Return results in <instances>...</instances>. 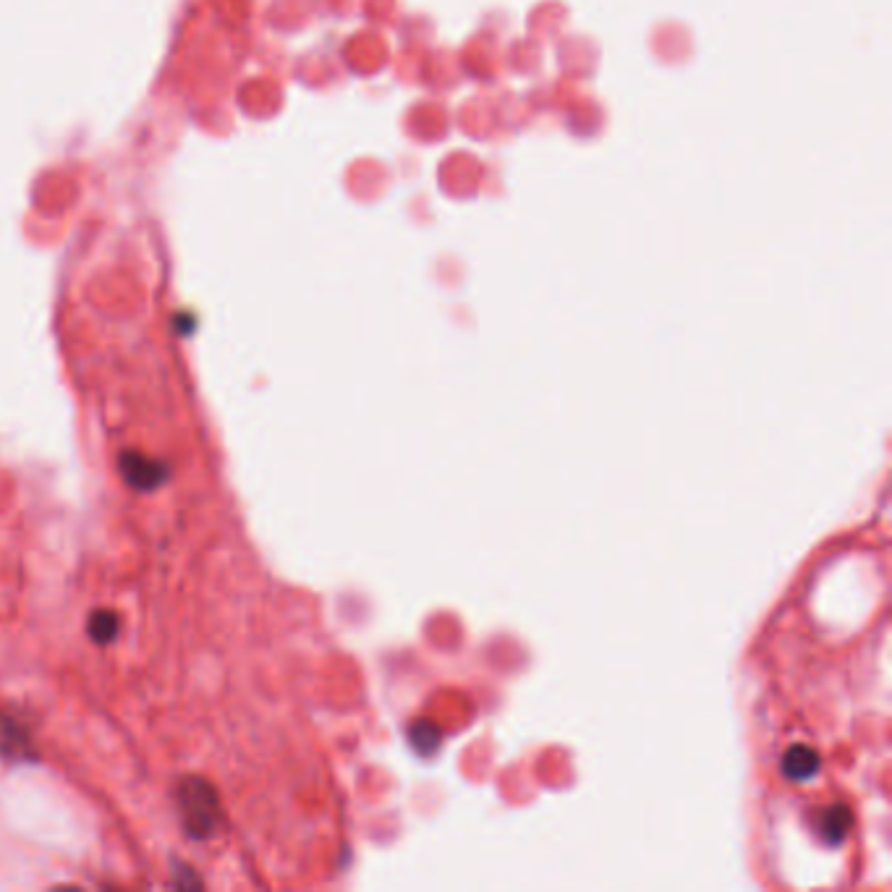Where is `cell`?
<instances>
[{
	"instance_id": "cell-2",
	"label": "cell",
	"mask_w": 892,
	"mask_h": 892,
	"mask_svg": "<svg viewBox=\"0 0 892 892\" xmlns=\"http://www.w3.org/2000/svg\"><path fill=\"white\" fill-rule=\"evenodd\" d=\"M118 467H121L126 484L134 487V490H139V492L157 490V487L168 479V467H165L163 461H155V459H149V455H141V453H124L121 461H118Z\"/></svg>"
},
{
	"instance_id": "cell-1",
	"label": "cell",
	"mask_w": 892,
	"mask_h": 892,
	"mask_svg": "<svg viewBox=\"0 0 892 892\" xmlns=\"http://www.w3.org/2000/svg\"><path fill=\"white\" fill-rule=\"evenodd\" d=\"M178 806H182L184 827L197 841H207L215 835L217 824H220V801L217 793L207 780L202 777H186L178 785Z\"/></svg>"
},
{
	"instance_id": "cell-3",
	"label": "cell",
	"mask_w": 892,
	"mask_h": 892,
	"mask_svg": "<svg viewBox=\"0 0 892 892\" xmlns=\"http://www.w3.org/2000/svg\"><path fill=\"white\" fill-rule=\"evenodd\" d=\"M32 744H29L27 728H21L19 719H13L9 712L0 709V756L3 759H29L32 756Z\"/></svg>"
},
{
	"instance_id": "cell-4",
	"label": "cell",
	"mask_w": 892,
	"mask_h": 892,
	"mask_svg": "<svg viewBox=\"0 0 892 892\" xmlns=\"http://www.w3.org/2000/svg\"><path fill=\"white\" fill-rule=\"evenodd\" d=\"M118 628H121V620L114 610H97L92 612V618H89V636L97 644H108L114 641L118 636Z\"/></svg>"
}]
</instances>
